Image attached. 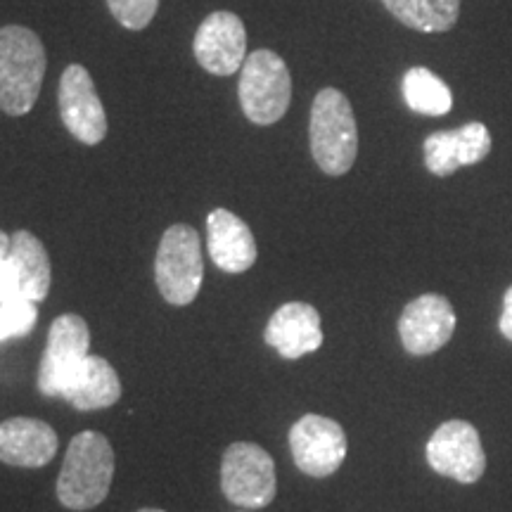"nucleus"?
<instances>
[{
  "label": "nucleus",
  "instance_id": "nucleus-1",
  "mask_svg": "<svg viewBox=\"0 0 512 512\" xmlns=\"http://www.w3.org/2000/svg\"><path fill=\"white\" fill-rule=\"evenodd\" d=\"M114 451L105 434L86 430L72 437L57 477V501L67 510H91L110 494Z\"/></svg>",
  "mask_w": 512,
  "mask_h": 512
},
{
  "label": "nucleus",
  "instance_id": "nucleus-2",
  "mask_svg": "<svg viewBox=\"0 0 512 512\" xmlns=\"http://www.w3.org/2000/svg\"><path fill=\"white\" fill-rule=\"evenodd\" d=\"M46 48L27 27L0 29V110L10 117L31 112L46 76Z\"/></svg>",
  "mask_w": 512,
  "mask_h": 512
},
{
  "label": "nucleus",
  "instance_id": "nucleus-3",
  "mask_svg": "<svg viewBox=\"0 0 512 512\" xmlns=\"http://www.w3.org/2000/svg\"><path fill=\"white\" fill-rule=\"evenodd\" d=\"M311 155L328 176H344L358 155V128L347 95L323 88L311 107Z\"/></svg>",
  "mask_w": 512,
  "mask_h": 512
},
{
  "label": "nucleus",
  "instance_id": "nucleus-4",
  "mask_svg": "<svg viewBox=\"0 0 512 512\" xmlns=\"http://www.w3.org/2000/svg\"><path fill=\"white\" fill-rule=\"evenodd\" d=\"M204 264L200 235L192 226L176 223L159 240L155 259V283L164 302L188 306L202 290Z\"/></svg>",
  "mask_w": 512,
  "mask_h": 512
},
{
  "label": "nucleus",
  "instance_id": "nucleus-5",
  "mask_svg": "<svg viewBox=\"0 0 512 512\" xmlns=\"http://www.w3.org/2000/svg\"><path fill=\"white\" fill-rule=\"evenodd\" d=\"M240 105L252 124L271 126L285 117L292 102V76L285 60L273 50L247 55L240 69Z\"/></svg>",
  "mask_w": 512,
  "mask_h": 512
},
{
  "label": "nucleus",
  "instance_id": "nucleus-6",
  "mask_svg": "<svg viewBox=\"0 0 512 512\" xmlns=\"http://www.w3.org/2000/svg\"><path fill=\"white\" fill-rule=\"evenodd\" d=\"M221 489L230 503L242 510H261L273 503L278 491L271 453L252 441H235L221 463Z\"/></svg>",
  "mask_w": 512,
  "mask_h": 512
},
{
  "label": "nucleus",
  "instance_id": "nucleus-7",
  "mask_svg": "<svg viewBox=\"0 0 512 512\" xmlns=\"http://www.w3.org/2000/svg\"><path fill=\"white\" fill-rule=\"evenodd\" d=\"M91 349V330L88 323L76 313L57 316L48 330V344L38 366V392L48 399L62 396L72 380L76 368Z\"/></svg>",
  "mask_w": 512,
  "mask_h": 512
},
{
  "label": "nucleus",
  "instance_id": "nucleus-8",
  "mask_svg": "<svg viewBox=\"0 0 512 512\" xmlns=\"http://www.w3.org/2000/svg\"><path fill=\"white\" fill-rule=\"evenodd\" d=\"M427 463L437 475L460 484H475L486 470V456L477 427L465 420H448L427 441Z\"/></svg>",
  "mask_w": 512,
  "mask_h": 512
},
{
  "label": "nucleus",
  "instance_id": "nucleus-9",
  "mask_svg": "<svg viewBox=\"0 0 512 512\" xmlns=\"http://www.w3.org/2000/svg\"><path fill=\"white\" fill-rule=\"evenodd\" d=\"M290 451L304 475L330 477L347 458V434L332 418L309 413L292 425Z\"/></svg>",
  "mask_w": 512,
  "mask_h": 512
},
{
  "label": "nucleus",
  "instance_id": "nucleus-10",
  "mask_svg": "<svg viewBox=\"0 0 512 512\" xmlns=\"http://www.w3.org/2000/svg\"><path fill=\"white\" fill-rule=\"evenodd\" d=\"M60 117L83 145H98L107 136V114L95 91L93 76L81 64H69L60 79Z\"/></svg>",
  "mask_w": 512,
  "mask_h": 512
},
{
  "label": "nucleus",
  "instance_id": "nucleus-11",
  "mask_svg": "<svg viewBox=\"0 0 512 512\" xmlns=\"http://www.w3.org/2000/svg\"><path fill=\"white\" fill-rule=\"evenodd\" d=\"M195 60L214 76H230L240 72L247 60V31L238 15L228 10L211 12L197 29Z\"/></svg>",
  "mask_w": 512,
  "mask_h": 512
},
{
  "label": "nucleus",
  "instance_id": "nucleus-12",
  "mask_svg": "<svg viewBox=\"0 0 512 512\" xmlns=\"http://www.w3.org/2000/svg\"><path fill=\"white\" fill-rule=\"evenodd\" d=\"M456 332V311L441 294H422L406 304L399 318L403 349L413 356H430Z\"/></svg>",
  "mask_w": 512,
  "mask_h": 512
},
{
  "label": "nucleus",
  "instance_id": "nucleus-13",
  "mask_svg": "<svg viewBox=\"0 0 512 512\" xmlns=\"http://www.w3.org/2000/svg\"><path fill=\"white\" fill-rule=\"evenodd\" d=\"M425 164L430 174L446 178L460 166H472L491 152V133L479 121L465 124L456 131H439L425 140Z\"/></svg>",
  "mask_w": 512,
  "mask_h": 512
},
{
  "label": "nucleus",
  "instance_id": "nucleus-14",
  "mask_svg": "<svg viewBox=\"0 0 512 512\" xmlns=\"http://www.w3.org/2000/svg\"><path fill=\"white\" fill-rule=\"evenodd\" d=\"M264 342L287 361L313 354L323 344L320 313L304 302L283 304L268 320Z\"/></svg>",
  "mask_w": 512,
  "mask_h": 512
},
{
  "label": "nucleus",
  "instance_id": "nucleus-15",
  "mask_svg": "<svg viewBox=\"0 0 512 512\" xmlns=\"http://www.w3.org/2000/svg\"><path fill=\"white\" fill-rule=\"evenodd\" d=\"M60 439L48 422L10 418L0 422V463L12 467H43L55 458Z\"/></svg>",
  "mask_w": 512,
  "mask_h": 512
},
{
  "label": "nucleus",
  "instance_id": "nucleus-16",
  "mask_svg": "<svg viewBox=\"0 0 512 512\" xmlns=\"http://www.w3.org/2000/svg\"><path fill=\"white\" fill-rule=\"evenodd\" d=\"M209 256L223 273H245L256 261V240L240 216L228 209H214L207 216Z\"/></svg>",
  "mask_w": 512,
  "mask_h": 512
},
{
  "label": "nucleus",
  "instance_id": "nucleus-17",
  "mask_svg": "<svg viewBox=\"0 0 512 512\" xmlns=\"http://www.w3.org/2000/svg\"><path fill=\"white\" fill-rule=\"evenodd\" d=\"M5 264H8L17 299L38 304L48 297L53 271H50L46 247L34 233H29V230L12 233L10 254L5 256Z\"/></svg>",
  "mask_w": 512,
  "mask_h": 512
},
{
  "label": "nucleus",
  "instance_id": "nucleus-18",
  "mask_svg": "<svg viewBox=\"0 0 512 512\" xmlns=\"http://www.w3.org/2000/svg\"><path fill=\"white\" fill-rule=\"evenodd\" d=\"M62 399H67L76 411H102L121 399V380L112 363L102 356L88 354L76 368Z\"/></svg>",
  "mask_w": 512,
  "mask_h": 512
},
{
  "label": "nucleus",
  "instance_id": "nucleus-19",
  "mask_svg": "<svg viewBox=\"0 0 512 512\" xmlns=\"http://www.w3.org/2000/svg\"><path fill=\"white\" fill-rule=\"evenodd\" d=\"M382 3L403 27L422 34H441L453 29L460 15V0H382Z\"/></svg>",
  "mask_w": 512,
  "mask_h": 512
},
{
  "label": "nucleus",
  "instance_id": "nucleus-20",
  "mask_svg": "<svg viewBox=\"0 0 512 512\" xmlns=\"http://www.w3.org/2000/svg\"><path fill=\"white\" fill-rule=\"evenodd\" d=\"M403 98L413 112L427 114V117H444L453 107L451 88L425 67L408 69L403 76Z\"/></svg>",
  "mask_w": 512,
  "mask_h": 512
},
{
  "label": "nucleus",
  "instance_id": "nucleus-21",
  "mask_svg": "<svg viewBox=\"0 0 512 512\" xmlns=\"http://www.w3.org/2000/svg\"><path fill=\"white\" fill-rule=\"evenodd\" d=\"M38 306L27 299L0 304V342L12 337H27L36 328Z\"/></svg>",
  "mask_w": 512,
  "mask_h": 512
},
{
  "label": "nucleus",
  "instance_id": "nucleus-22",
  "mask_svg": "<svg viewBox=\"0 0 512 512\" xmlns=\"http://www.w3.org/2000/svg\"><path fill=\"white\" fill-rule=\"evenodd\" d=\"M112 17L121 27L140 31L152 22L159 10V0H107Z\"/></svg>",
  "mask_w": 512,
  "mask_h": 512
},
{
  "label": "nucleus",
  "instance_id": "nucleus-23",
  "mask_svg": "<svg viewBox=\"0 0 512 512\" xmlns=\"http://www.w3.org/2000/svg\"><path fill=\"white\" fill-rule=\"evenodd\" d=\"M498 328H501L503 337L512 342V287L503 297V313H501V320H498Z\"/></svg>",
  "mask_w": 512,
  "mask_h": 512
},
{
  "label": "nucleus",
  "instance_id": "nucleus-24",
  "mask_svg": "<svg viewBox=\"0 0 512 512\" xmlns=\"http://www.w3.org/2000/svg\"><path fill=\"white\" fill-rule=\"evenodd\" d=\"M10 245H12V238L8 233H3L0 230V259H5V256L10 254Z\"/></svg>",
  "mask_w": 512,
  "mask_h": 512
},
{
  "label": "nucleus",
  "instance_id": "nucleus-25",
  "mask_svg": "<svg viewBox=\"0 0 512 512\" xmlns=\"http://www.w3.org/2000/svg\"><path fill=\"white\" fill-rule=\"evenodd\" d=\"M138 512H164V510H159V508H140Z\"/></svg>",
  "mask_w": 512,
  "mask_h": 512
}]
</instances>
